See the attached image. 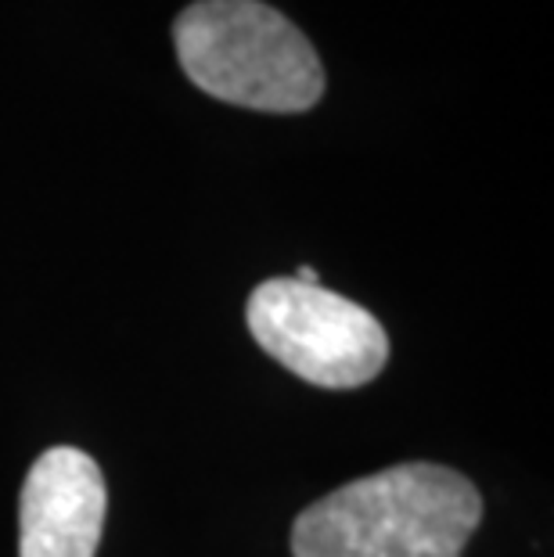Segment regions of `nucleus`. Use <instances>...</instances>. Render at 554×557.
Segmentation results:
<instances>
[{"mask_svg": "<svg viewBox=\"0 0 554 557\" xmlns=\"http://www.w3.org/2000/svg\"><path fill=\"white\" fill-rule=\"evenodd\" d=\"M482 496L461 471L396 465L321 496L296 518V557H461Z\"/></svg>", "mask_w": 554, "mask_h": 557, "instance_id": "f257e3e1", "label": "nucleus"}, {"mask_svg": "<svg viewBox=\"0 0 554 557\" xmlns=\"http://www.w3.org/2000/svg\"><path fill=\"white\" fill-rule=\"evenodd\" d=\"M184 76L209 98L256 112H306L324 65L296 22L259 0H198L173 22Z\"/></svg>", "mask_w": 554, "mask_h": 557, "instance_id": "f03ea898", "label": "nucleus"}, {"mask_svg": "<svg viewBox=\"0 0 554 557\" xmlns=\"http://www.w3.org/2000/svg\"><path fill=\"white\" fill-rule=\"evenodd\" d=\"M267 357L317 388H360L382 374L389 335L364 306L296 277L263 281L245 306Z\"/></svg>", "mask_w": 554, "mask_h": 557, "instance_id": "7ed1b4c3", "label": "nucleus"}, {"mask_svg": "<svg viewBox=\"0 0 554 557\" xmlns=\"http://www.w3.org/2000/svg\"><path fill=\"white\" fill-rule=\"evenodd\" d=\"M101 468L76 446H54L29 468L19 504V557H94L101 543Z\"/></svg>", "mask_w": 554, "mask_h": 557, "instance_id": "20e7f679", "label": "nucleus"}]
</instances>
